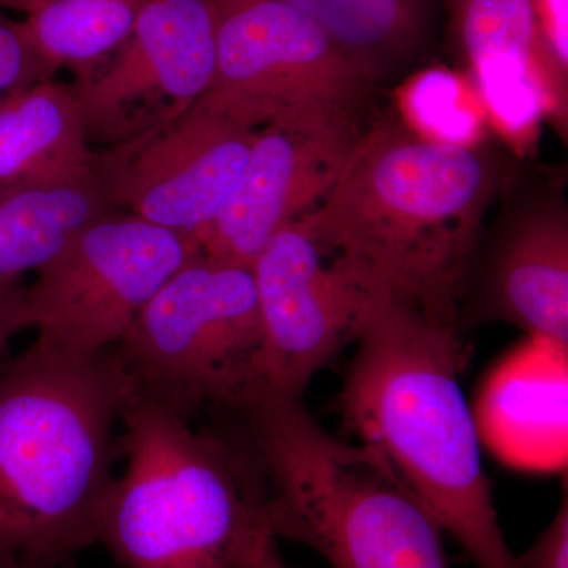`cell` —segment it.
<instances>
[{"instance_id": "obj_1", "label": "cell", "mask_w": 568, "mask_h": 568, "mask_svg": "<svg viewBox=\"0 0 568 568\" xmlns=\"http://www.w3.org/2000/svg\"><path fill=\"white\" fill-rule=\"evenodd\" d=\"M342 409L358 443L403 478L477 568H523L508 548L462 387L457 317L369 295Z\"/></svg>"}, {"instance_id": "obj_2", "label": "cell", "mask_w": 568, "mask_h": 568, "mask_svg": "<svg viewBox=\"0 0 568 568\" xmlns=\"http://www.w3.org/2000/svg\"><path fill=\"white\" fill-rule=\"evenodd\" d=\"M132 398L114 347L37 336L0 368V560L69 566L99 541Z\"/></svg>"}, {"instance_id": "obj_3", "label": "cell", "mask_w": 568, "mask_h": 568, "mask_svg": "<svg viewBox=\"0 0 568 568\" xmlns=\"http://www.w3.org/2000/svg\"><path fill=\"white\" fill-rule=\"evenodd\" d=\"M497 189L499 171L480 148L436 144L383 123L362 133L334 186L302 220L366 293L459 321Z\"/></svg>"}, {"instance_id": "obj_4", "label": "cell", "mask_w": 568, "mask_h": 568, "mask_svg": "<svg viewBox=\"0 0 568 568\" xmlns=\"http://www.w3.org/2000/svg\"><path fill=\"white\" fill-rule=\"evenodd\" d=\"M234 422L276 540L315 549L332 568H450L424 500L375 450L332 436L302 398L261 394Z\"/></svg>"}, {"instance_id": "obj_5", "label": "cell", "mask_w": 568, "mask_h": 568, "mask_svg": "<svg viewBox=\"0 0 568 568\" xmlns=\"http://www.w3.org/2000/svg\"><path fill=\"white\" fill-rule=\"evenodd\" d=\"M121 440L97 545L122 568H237L264 488L234 422L189 424L132 395Z\"/></svg>"}, {"instance_id": "obj_6", "label": "cell", "mask_w": 568, "mask_h": 568, "mask_svg": "<svg viewBox=\"0 0 568 568\" xmlns=\"http://www.w3.org/2000/svg\"><path fill=\"white\" fill-rule=\"evenodd\" d=\"M114 349L134 398L189 424L235 416L265 392L252 268L197 254Z\"/></svg>"}, {"instance_id": "obj_7", "label": "cell", "mask_w": 568, "mask_h": 568, "mask_svg": "<svg viewBox=\"0 0 568 568\" xmlns=\"http://www.w3.org/2000/svg\"><path fill=\"white\" fill-rule=\"evenodd\" d=\"M315 22L283 0L222 13L211 88L197 102L246 129L358 126L372 92Z\"/></svg>"}, {"instance_id": "obj_8", "label": "cell", "mask_w": 568, "mask_h": 568, "mask_svg": "<svg viewBox=\"0 0 568 568\" xmlns=\"http://www.w3.org/2000/svg\"><path fill=\"white\" fill-rule=\"evenodd\" d=\"M197 254L192 235L129 213H104L26 286L32 328L73 353L110 349L160 287Z\"/></svg>"}, {"instance_id": "obj_9", "label": "cell", "mask_w": 568, "mask_h": 568, "mask_svg": "<svg viewBox=\"0 0 568 568\" xmlns=\"http://www.w3.org/2000/svg\"><path fill=\"white\" fill-rule=\"evenodd\" d=\"M220 20L213 0H152L129 40L74 78L91 145L110 148L192 110L215 74Z\"/></svg>"}, {"instance_id": "obj_10", "label": "cell", "mask_w": 568, "mask_h": 568, "mask_svg": "<svg viewBox=\"0 0 568 568\" xmlns=\"http://www.w3.org/2000/svg\"><path fill=\"white\" fill-rule=\"evenodd\" d=\"M256 132L196 103L174 121L93 151V181L112 212L196 237L233 194Z\"/></svg>"}, {"instance_id": "obj_11", "label": "cell", "mask_w": 568, "mask_h": 568, "mask_svg": "<svg viewBox=\"0 0 568 568\" xmlns=\"http://www.w3.org/2000/svg\"><path fill=\"white\" fill-rule=\"evenodd\" d=\"M264 331V394L302 398L361 328L369 295L304 220L287 224L252 265Z\"/></svg>"}, {"instance_id": "obj_12", "label": "cell", "mask_w": 568, "mask_h": 568, "mask_svg": "<svg viewBox=\"0 0 568 568\" xmlns=\"http://www.w3.org/2000/svg\"><path fill=\"white\" fill-rule=\"evenodd\" d=\"M362 136L358 126L267 125L257 130L222 212L194 237L201 253L252 268L267 242L324 200Z\"/></svg>"}, {"instance_id": "obj_13", "label": "cell", "mask_w": 568, "mask_h": 568, "mask_svg": "<svg viewBox=\"0 0 568 568\" xmlns=\"http://www.w3.org/2000/svg\"><path fill=\"white\" fill-rule=\"evenodd\" d=\"M444 2L489 129L519 155L536 144L541 122L567 138L568 77L549 59L529 0Z\"/></svg>"}, {"instance_id": "obj_14", "label": "cell", "mask_w": 568, "mask_h": 568, "mask_svg": "<svg viewBox=\"0 0 568 568\" xmlns=\"http://www.w3.org/2000/svg\"><path fill=\"white\" fill-rule=\"evenodd\" d=\"M465 294L462 328L499 321L534 342L567 351L568 213L562 197H538L518 209L459 302Z\"/></svg>"}, {"instance_id": "obj_15", "label": "cell", "mask_w": 568, "mask_h": 568, "mask_svg": "<svg viewBox=\"0 0 568 568\" xmlns=\"http://www.w3.org/2000/svg\"><path fill=\"white\" fill-rule=\"evenodd\" d=\"M92 155L73 84L48 78L0 104V194L80 181Z\"/></svg>"}, {"instance_id": "obj_16", "label": "cell", "mask_w": 568, "mask_h": 568, "mask_svg": "<svg viewBox=\"0 0 568 568\" xmlns=\"http://www.w3.org/2000/svg\"><path fill=\"white\" fill-rule=\"evenodd\" d=\"M375 84L424 48L435 0H283Z\"/></svg>"}, {"instance_id": "obj_17", "label": "cell", "mask_w": 568, "mask_h": 568, "mask_svg": "<svg viewBox=\"0 0 568 568\" xmlns=\"http://www.w3.org/2000/svg\"><path fill=\"white\" fill-rule=\"evenodd\" d=\"M108 212L92 173L62 185L0 194V284L36 274Z\"/></svg>"}, {"instance_id": "obj_18", "label": "cell", "mask_w": 568, "mask_h": 568, "mask_svg": "<svg viewBox=\"0 0 568 568\" xmlns=\"http://www.w3.org/2000/svg\"><path fill=\"white\" fill-rule=\"evenodd\" d=\"M152 0H48L26 17V31L58 73L82 77L111 58L132 36Z\"/></svg>"}, {"instance_id": "obj_19", "label": "cell", "mask_w": 568, "mask_h": 568, "mask_svg": "<svg viewBox=\"0 0 568 568\" xmlns=\"http://www.w3.org/2000/svg\"><path fill=\"white\" fill-rule=\"evenodd\" d=\"M396 103L402 125L436 144L480 148L489 129L470 78L446 67H428L407 78Z\"/></svg>"}, {"instance_id": "obj_20", "label": "cell", "mask_w": 568, "mask_h": 568, "mask_svg": "<svg viewBox=\"0 0 568 568\" xmlns=\"http://www.w3.org/2000/svg\"><path fill=\"white\" fill-rule=\"evenodd\" d=\"M54 78L33 47L24 22L11 20L0 9V104L36 82Z\"/></svg>"}, {"instance_id": "obj_21", "label": "cell", "mask_w": 568, "mask_h": 568, "mask_svg": "<svg viewBox=\"0 0 568 568\" xmlns=\"http://www.w3.org/2000/svg\"><path fill=\"white\" fill-rule=\"evenodd\" d=\"M529 3L549 59L568 77V0H529Z\"/></svg>"}, {"instance_id": "obj_22", "label": "cell", "mask_w": 568, "mask_h": 568, "mask_svg": "<svg viewBox=\"0 0 568 568\" xmlns=\"http://www.w3.org/2000/svg\"><path fill=\"white\" fill-rule=\"evenodd\" d=\"M523 568H568V495L564 489L562 503L551 525L538 536L523 556Z\"/></svg>"}, {"instance_id": "obj_23", "label": "cell", "mask_w": 568, "mask_h": 568, "mask_svg": "<svg viewBox=\"0 0 568 568\" xmlns=\"http://www.w3.org/2000/svg\"><path fill=\"white\" fill-rule=\"evenodd\" d=\"M32 328L31 312L22 280L0 284V357L14 336Z\"/></svg>"}, {"instance_id": "obj_24", "label": "cell", "mask_w": 568, "mask_h": 568, "mask_svg": "<svg viewBox=\"0 0 568 568\" xmlns=\"http://www.w3.org/2000/svg\"><path fill=\"white\" fill-rule=\"evenodd\" d=\"M237 568H295L283 559L280 552L278 540L272 536L271 530L261 526L254 534L248 548L245 549Z\"/></svg>"}, {"instance_id": "obj_25", "label": "cell", "mask_w": 568, "mask_h": 568, "mask_svg": "<svg viewBox=\"0 0 568 568\" xmlns=\"http://www.w3.org/2000/svg\"><path fill=\"white\" fill-rule=\"evenodd\" d=\"M47 2L48 0H0V9L21 11L28 17Z\"/></svg>"}, {"instance_id": "obj_26", "label": "cell", "mask_w": 568, "mask_h": 568, "mask_svg": "<svg viewBox=\"0 0 568 568\" xmlns=\"http://www.w3.org/2000/svg\"><path fill=\"white\" fill-rule=\"evenodd\" d=\"M213 2L216 3L222 13H226V11L239 9V7L246 6L253 0H213Z\"/></svg>"}, {"instance_id": "obj_27", "label": "cell", "mask_w": 568, "mask_h": 568, "mask_svg": "<svg viewBox=\"0 0 568 568\" xmlns=\"http://www.w3.org/2000/svg\"><path fill=\"white\" fill-rule=\"evenodd\" d=\"M0 568H22L18 564L9 562V560H0Z\"/></svg>"}]
</instances>
